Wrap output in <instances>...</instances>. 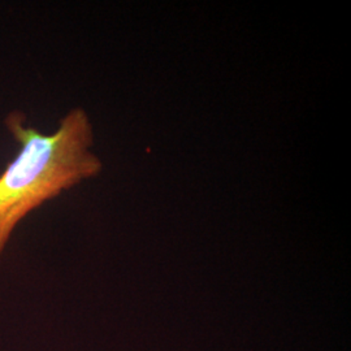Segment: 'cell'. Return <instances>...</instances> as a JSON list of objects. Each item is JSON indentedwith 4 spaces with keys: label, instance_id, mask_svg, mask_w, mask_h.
Returning a JSON list of instances; mask_svg holds the SVG:
<instances>
[{
    "label": "cell",
    "instance_id": "1",
    "mask_svg": "<svg viewBox=\"0 0 351 351\" xmlns=\"http://www.w3.org/2000/svg\"><path fill=\"white\" fill-rule=\"evenodd\" d=\"M4 123L20 150L0 175V256L29 213L101 171V159L91 150L93 125L82 108L66 113L52 134L26 126L20 111Z\"/></svg>",
    "mask_w": 351,
    "mask_h": 351
}]
</instances>
